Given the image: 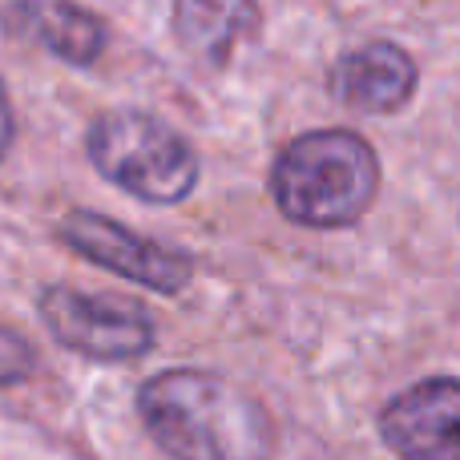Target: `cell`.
<instances>
[{"mask_svg": "<svg viewBox=\"0 0 460 460\" xmlns=\"http://www.w3.org/2000/svg\"><path fill=\"white\" fill-rule=\"evenodd\" d=\"M142 424L174 460H270L275 424L246 388L215 372L174 367L142 384Z\"/></svg>", "mask_w": 460, "mask_h": 460, "instance_id": "6da1fadb", "label": "cell"}, {"mask_svg": "<svg viewBox=\"0 0 460 460\" xmlns=\"http://www.w3.org/2000/svg\"><path fill=\"white\" fill-rule=\"evenodd\" d=\"M380 190L376 150L351 129H311L295 137L270 170V194L299 226H351Z\"/></svg>", "mask_w": 460, "mask_h": 460, "instance_id": "7a4b0ae2", "label": "cell"}, {"mask_svg": "<svg viewBox=\"0 0 460 460\" xmlns=\"http://www.w3.org/2000/svg\"><path fill=\"white\" fill-rule=\"evenodd\" d=\"M89 158L93 166L142 202H182L199 186V154L194 146L142 110H110L89 126Z\"/></svg>", "mask_w": 460, "mask_h": 460, "instance_id": "3957f363", "label": "cell"}, {"mask_svg": "<svg viewBox=\"0 0 460 460\" xmlns=\"http://www.w3.org/2000/svg\"><path fill=\"white\" fill-rule=\"evenodd\" d=\"M40 319L61 348L89 359H137L154 348V319L142 303L118 295H85L73 287H49L40 295Z\"/></svg>", "mask_w": 460, "mask_h": 460, "instance_id": "277c9868", "label": "cell"}, {"mask_svg": "<svg viewBox=\"0 0 460 460\" xmlns=\"http://www.w3.org/2000/svg\"><path fill=\"white\" fill-rule=\"evenodd\" d=\"M61 243L69 251H77L81 259L97 262V267L113 270L121 279H134V283L150 287V291L174 295L190 283L194 275V259L174 246H162L154 238H142L134 230H126L121 223L93 210H69L61 218Z\"/></svg>", "mask_w": 460, "mask_h": 460, "instance_id": "5b68a950", "label": "cell"}, {"mask_svg": "<svg viewBox=\"0 0 460 460\" xmlns=\"http://www.w3.org/2000/svg\"><path fill=\"white\" fill-rule=\"evenodd\" d=\"M388 448L404 460H460V380H424L380 416Z\"/></svg>", "mask_w": 460, "mask_h": 460, "instance_id": "8992f818", "label": "cell"}, {"mask_svg": "<svg viewBox=\"0 0 460 460\" xmlns=\"http://www.w3.org/2000/svg\"><path fill=\"white\" fill-rule=\"evenodd\" d=\"M332 93L359 113H396L416 93V61L392 40H372L335 61Z\"/></svg>", "mask_w": 460, "mask_h": 460, "instance_id": "52a82bcc", "label": "cell"}, {"mask_svg": "<svg viewBox=\"0 0 460 460\" xmlns=\"http://www.w3.org/2000/svg\"><path fill=\"white\" fill-rule=\"evenodd\" d=\"M4 29L49 49L69 65H93L105 53V21L73 0H16L4 8Z\"/></svg>", "mask_w": 460, "mask_h": 460, "instance_id": "ba28073f", "label": "cell"}, {"mask_svg": "<svg viewBox=\"0 0 460 460\" xmlns=\"http://www.w3.org/2000/svg\"><path fill=\"white\" fill-rule=\"evenodd\" d=\"M259 29L254 0H174V37L202 61L223 65Z\"/></svg>", "mask_w": 460, "mask_h": 460, "instance_id": "9c48e42d", "label": "cell"}, {"mask_svg": "<svg viewBox=\"0 0 460 460\" xmlns=\"http://www.w3.org/2000/svg\"><path fill=\"white\" fill-rule=\"evenodd\" d=\"M32 367H37V351H32V343L24 340L21 332H13V327L0 323V388L29 380Z\"/></svg>", "mask_w": 460, "mask_h": 460, "instance_id": "30bf717a", "label": "cell"}, {"mask_svg": "<svg viewBox=\"0 0 460 460\" xmlns=\"http://www.w3.org/2000/svg\"><path fill=\"white\" fill-rule=\"evenodd\" d=\"M13 137H16V118H13V102H8V93H4V81H0V158L8 154Z\"/></svg>", "mask_w": 460, "mask_h": 460, "instance_id": "8fae6325", "label": "cell"}]
</instances>
